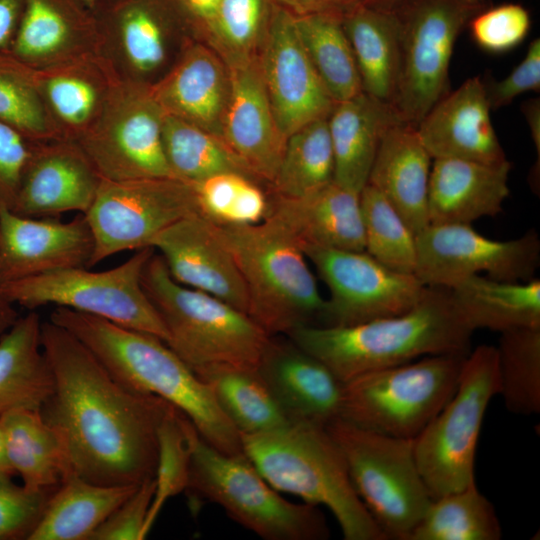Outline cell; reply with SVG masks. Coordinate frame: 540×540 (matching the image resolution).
<instances>
[{"instance_id":"cell-1","label":"cell","mask_w":540,"mask_h":540,"mask_svg":"<svg viewBox=\"0 0 540 540\" xmlns=\"http://www.w3.org/2000/svg\"><path fill=\"white\" fill-rule=\"evenodd\" d=\"M41 342L53 390L40 412L62 437L73 473L105 486L154 478L157 429L169 403L124 386L50 320L42 321Z\"/></svg>"},{"instance_id":"cell-2","label":"cell","mask_w":540,"mask_h":540,"mask_svg":"<svg viewBox=\"0 0 540 540\" xmlns=\"http://www.w3.org/2000/svg\"><path fill=\"white\" fill-rule=\"evenodd\" d=\"M49 320L77 337L124 386L181 411L209 445L226 454L244 453L240 432L211 389L163 340L63 307H55Z\"/></svg>"},{"instance_id":"cell-3","label":"cell","mask_w":540,"mask_h":540,"mask_svg":"<svg viewBox=\"0 0 540 540\" xmlns=\"http://www.w3.org/2000/svg\"><path fill=\"white\" fill-rule=\"evenodd\" d=\"M473 333L450 289L426 286L419 301L402 314L351 326L301 325L285 336L344 383L425 356L468 355Z\"/></svg>"},{"instance_id":"cell-4","label":"cell","mask_w":540,"mask_h":540,"mask_svg":"<svg viewBox=\"0 0 540 540\" xmlns=\"http://www.w3.org/2000/svg\"><path fill=\"white\" fill-rule=\"evenodd\" d=\"M240 435L244 454L264 479L277 491L327 507L345 540H387L356 494L324 425L295 421Z\"/></svg>"},{"instance_id":"cell-5","label":"cell","mask_w":540,"mask_h":540,"mask_svg":"<svg viewBox=\"0 0 540 540\" xmlns=\"http://www.w3.org/2000/svg\"><path fill=\"white\" fill-rule=\"evenodd\" d=\"M218 226V225H217ZM247 295V314L270 336L320 325L326 300L298 240L273 216L247 226H218Z\"/></svg>"},{"instance_id":"cell-6","label":"cell","mask_w":540,"mask_h":540,"mask_svg":"<svg viewBox=\"0 0 540 540\" xmlns=\"http://www.w3.org/2000/svg\"><path fill=\"white\" fill-rule=\"evenodd\" d=\"M142 284L166 327L165 343L192 371L220 363L257 367L271 336L247 313L175 281L156 251Z\"/></svg>"},{"instance_id":"cell-7","label":"cell","mask_w":540,"mask_h":540,"mask_svg":"<svg viewBox=\"0 0 540 540\" xmlns=\"http://www.w3.org/2000/svg\"><path fill=\"white\" fill-rule=\"evenodd\" d=\"M187 490L217 504L236 523L266 540H326L330 530L318 506L280 496L248 457L223 453L196 431Z\"/></svg>"},{"instance_id":"cell-8","label":"cell","mask_w":540,"mask_h":540,"mask_svg":"<svg viewBox=\"0 0 540 540\" xmlns=\"http://www.w3.org/2000/svg\"><path fill=\"white\" fill-rule=\"evenodd\" d=\"M466 356L430 355L354 377L343 383L339 418L415 439L455 393Z\"/></svg>"},{"instance_id":"cell-9","label":"cell","mask_w":540,"mask_h":540,"mask_svg":"<svg viewBox=\"0 0 540 540\" xmlns=\"http://www.w3.org/2000/svg\"><path fill=\"white\" fill-rule=\"evenodd\" d=\"M326 429L353 488L386 539L408 540L432 498L418 469L414 439L381 434L339 417Z\"/></svg>"},{"instance_id":"cell-10","label":"cell","mask_w":540,"mask_h":540,"mask_svg":"<svg viewBox=\"0 0 540 540\" xmlns=\"http://www.w3.org/2000/svg\"><path fill=\"white\" fill-rule=\"evenodd\" d=\"M154 252L145 247L111 269L65 268L2 284L0 290L14 305L29 311L47 305L63 307L166 342V327L142 284L145 265Z\"/></svg>"},{"instance_id":"cell-11","label":"cell","mask_w":540,"mask_h":540,"mask_svg":"<svg viewBox=\"0 0 540 540\" xmlns=\"http://www.w3.org/2000/svg\"><path fill=\"white\" fill-rule=\"evenodd\" d=\"M499 394L496 347L479 345L466 356L455 393L414 439L418 469L432 500L467 487L483 418Z\"/></svg>"},{"instance_id":"cell-12","label":"cell","mask_w":540,"mask_h":540,"mask_svg":"<svg viewBox=\"0 0 540 540\" xmlns=\"http://www.w3.org/2000/svg\"><path fill=\"white\" fill-rule=\"evenodd\" d=\"M484 5L469 0H401L399 76L392 108L416 126L449 92V67L456 41Z\"/></svg>"},{"instance_id":"cell-13","label":"cell","mask_w":540,"mask_h":540,"mask_svg":"<svg viewBox=\"0 0 540 540\" xmlns=\"http://www.w3.org/2000/svg\"><path fill=\"white\" fill-rule=\"evenodd\" d=\"M164 116L150 85L116 80L74 142L104 180L175 178L163 147Z\"/></svg>"},{"instance_id":"cell-14","label":"cell","mask_w":540,"mask_h":540,"mask_svg":"<svg viewBox=\"0 0 540 540\" xmlns=\"http://www.w3.org/2000/svg\"><path fill=\"white\" fill-rule=\"evenodd\" d=\"M199 212L193 186L176 178L101 180L84 214L93 250L87 268L123 251L151 247L177 220Z\"/></svg>"},{"instance_id":"cell-15","label":"cell","mask_w":540,"mask_h":540,"mask_svg":"<svg viewBox=\"0 0 540 540\" xmlns=\"http://www.w3.org/2000/svg\"><path fill=\"white\" fill-rule=\"evenodd\" d=\"M414 275L426 286L451 288L471 275L505 282H526L540 263L535 230L498 241L478 233L471 224H429L415 235Z\"/></svg>"},{"instance_id":"cell-16","label":"cell","mask_w":540,"mask_h":540,"mask_svg":"<svg viewBox=\"0 0 540 540\" xmlns=\"http://www.w3.org/2000/svg\"><path fill=\"white\" fill-rule=\"evenodd\" d=\"M301 247L330 293L321 326H351L402 314L426 288L414 274L394 271L366 251Z\"/></svg>"},{"instance_id":"cell-17","label":"cell","mask_w":540,"mask_h":540,"mask_svg":"<svg viewBox=\"0 0 540 540\" xmlns=\"http://www.w3.org/2000/svg\"><path fill=\"white\" fill-rule=\"evenodd\" d=\"M258 61L273 113L286 138L312 121L328 118L335 101L304 49L294 16L274 2Z\"/></svg>"},{"instance_id":"cell-18","label":"cell","mask_w":540,"mask_h":540,"mask_svg":"<svg viewBox=\"0 0 540 540\" xmlns=\"http://www.w3.org/2000/svg\"><path fill=\"white\" fill-rule=\"evenodd\" d=\"M151 247L175 281L247 313L248 295L237 262L218 226L199 212L161 231Z\"/></svg>"},{"instance_id":"cell-19","label":"cell","mask_w":540,"mask_h":540,"mask_svg":"<svg viewBox=\"0 0 540 540\" xmlns=\"http://www.w3.org/2000/svg\"><path fill=\"white\" fill-rule=\"evenodd\" d=\"M92 250L84 214L62 222L22 216L0 205V285L65 268H87Z\"/></svg>"},{"instance_id":"cell-20","label":"cell","mask_w":540,"mask_h":540,"mask_svg":"<svg viewBox=\"0 0 540 540\" xmlns=\"http://www.w3.org/2000/svg\"><path fill=\"white\" fill-rule=\"evenodd\" d=\"M101 180L74 141L34 142L11 210L33 218H55L66 212L85 214Z\"/></svg>"},{"instance_id":"cell-21","label":"cell","mask_w":540,"mask_h":540,"mask_svg":"<svg viewBox=\"0 0 540 540\" xmlns=\"http://www.w3.org/2000/svg\"><path fill=\"white\" fill-rule=\"evenodd\" d=\"M228 69L231 90L222 140L256 180L271 186L287 138L273 113L258 57Z\"/></svg>"},{"instance_id":"cell-22","label":"cell","mask_w":540,"mask_h":540,"mask_svg":"<svg viewBox=\"0 0 540 540\" xmlns=\"http://www.w3.org/2000/svg\"><path fill=\"white\" fill-rule=\"evenodd\" d=\"M257 369L290 422L326 426L339 417L343 383L321 360L288 337H270Z\"/></svg>"},{"instance_id":"cell-23","label":"cell","mask_w":540,"mask_h":540,"mask_svg":"<svg viewBox=\"0 0 540 540\" xmlns=\"http://www.w3.org/2000/svg\"><path fill=\"white\" fill-rule=\"evenodd\" d=\"M490 111L483 80L471 77L433 105L416 125L417 134L432 159L502 163L507 159Z\"/></svg>"},{"instance_id":"cell-24","label":"cell","mask_w":540,"mask_h":540,"mask_svg":"<svg viewBox=\"0 0 540 540\" xmlns=\"http://www.w3.org/2000/svg\"><path fill=\"white\" fill-rule=\"evenodd\" d=\"M151 92L165 114L221 137L231 79L227 65L206 43L188 42Z\"/></svg>"},{"instance_id":"cell-25","label":"cell","mask_w":540,"mask_h":540,"mask_svg":"<svg viewBox=\"0 0 540 540\" xmlns=\"http://www.w3.org/2000/svg\"><path fill=\"white\" fill-rule=\"evenodd\" d=\"M508 160L489 164L477 161L433 159L428 187L430 224H471L502 212L509 196Z\"/></svg>"},{"instance_id":"cell-26","label":"cell","mask_w":540,"mask_h":540,"mask_svg":"<svg viewBox=\"0 0 540 540\" xmlns=\"http://www.w3.org/2000/svg\"><path fill=\"white\" fill-rule=\"evenodd\" d=\"M360 193L336 182L298 198L271 196L270 214L300 243L365 251Z\"/></svg>"},{"instance_id":"cell-27","label":"cell","mask_w":540,"mask_h":540,"mask_svg":"<svg viewBox=\"0 0 540 540\" xmlns=\"http://www.w3.org/2000/svg\"><path fill=\"white\" fill-rule=\"evenodd\" d=\"M432 161L416 126L397 122L384 134L367 182L390 202L415 235L430 224L428 187Z\"/></svg>"},{"instance_id":"cell-28","label":"cell","mask_w":540,"mask_h":540,"mask_svg":"<svg viewBox=\"0 0 540 540\" xmlns=\"http://www.w3.org/2000/svg\"><path fill=\"white\" fill-rule=\"evenodd\" d=\"M397 122L401 120L392 106L364 92L336 102L328 116L334 182L360 193L384 134Z\"/></svg>"},{"instance_id":"cell-29","label":"cell","mask_w":540,"mask_h":540,"mask_svg":"<svg viewBox=\"0 0 540 540\" xmlns=\"http://www.w3.org/2000/svg\"><path fill=\"white\" fill-rule=\"evenodd\" d=\"M160 2L141 0L121 13L110 49L123 81L152 85L167 72L178 43L176 23ZM161 76V77H162Z\"/></svg>"},{"instance_id":"cell-30","label":"cell","mask_w":540,"mask_h":540,"mask_svg":"<svg viewBox=\"0 0 540 540\" xmlns=\"http://www.w3.org/2000/svg\"><path fill=\"white\" fill-rule=\"evenodd\" d=\"M7 459L31 490L57 488L73 473L58 431L36 409H14L0 417Z\"/></svg>"},{"instance_id":"cell-31","label":"cell","mask_w":540,"mask_h":540,"mask_svg":"<svg viewBox=\"0 0 540 540\" xmlns=\"http://www.w3.org/2000/svg\"><path fill=\"white\" fill-rule=\"evenodd\" d=\"M36 311L19 317L0 339V417L14 409L40 410L53 390Z\"/></svg>"},{"instance_id":"cell-32","label":"cell","mask_w":540,"mask_h":540,"mask_svg":"<svg viewBox=\"0 0 540 540\" xmlns=\"http://www.w3.org/2000/svg\"><path fill=\"white\" fill-rule=\"evenodd\" d=\"M362 91L392 106L399 76V24L394 10L362 4L342 17Z\"/></svg>"},{"instance_id":"cell-33","label":"cell","mask_w":540,"mask_h":540,"mask_svg":"<svg viewBox=\"0 0 540 540\" xmlns=\"http://www.w3.org/2000/svg\"><path fill=\"white\" fill-rule=\"evenodd\" d=\"M452 299L475 331L540 327V280L498 281L471 275L453 285Z\"/></svg>"},{"instance_id":"cell-34","label":"cell","mask_w":540,"mask_h":540,"mask_svg":"<svg viewBox=\"0 0 540 540\" xmlns=\"http://www.w3.org/2000/svg\"><path fill=\"white\" fill-rule=\"evenodd\" d=\"M137 486L99 485L72 473L54 490L27 540H89Z\"/></svg>"},{"instance_id":"cell-35","label":"cell","mask_w":540,"mask_h":540,"mask_svg":"<svg viewBox=\"0 0 540 540\" xmlns=\"http://www.w3.org/2000/svg\"><path fill=\"white\" fill-rule=\"evenodd\" d=\"M193 372L211 389L220 408L240 434L267 431L290 422L257 367L220 363Z\"/></svg>"},{"instance_id":"cell-36","label":"cell","mask_w":540,"mask_h":540,"mask_svg":"<svg viewBox=\"0 0 540 540\" xmlns=\"http://www.w3.org/2000/svg\"><path fill=\"white\" fill-rule=\"evenodd\" d=\"M294 19L304 49L335 103L363 92L342 17L317 14Z\"/></svg>"},{"instance_id":"cell-37","label":"cell","mask_w":540,"mask_h":540,"mask_svg":"<svg viewBox=\"0 0 540 540\" xmlns=\"http://www.w3.org/2000/svg\"><path fill=\"white\" fill-rule=\"evenodd\" d=\"M502 529L493 504L475 481L431 501L408 540H499Z\"/></svg>"},{"instance_id":"cell-38","label":"cell","mask_w":540,"mask_h":540,"mask_svg":"<svg viewBox=\"0 0 540 540\" xmlns=\"http://www.w3.org/2000/svg\"><path fill=\"white\" fill-rule=\"evenodd\" d=\"M334 181V155L328 118L312 121L286 139L271 185L273 195L298 198Z\"/></svg>"},{"instance_id":"cell-39","label":"cell","mask_w":540,"mask_h":540,"mask_svg":"<svg viewBox=\"0 0 540 540\" xmlns=\"http://www.w3.org/2000/svg\"><path fill=\"white\" fill-rule=\"evenodd\" d=\"M162 139L176 179L195 184L223 172H239L255 179L220 137L203 128L165 114Z\"/></svg>"},{"instance_id":"cell-40","label":"cell","mask_w":540,"mask_h":540,"mask_svg":"<svg viewBox=\"0 0 540 540\" xmlns=\"http://www.w3.org/2000/svg\"><path fill=\"white\" fill-rule=\"evenodd\" d=\"M68 18L50 0H26L9 53L37 69L82 57Z\"/></svg>"},{"instance_id":"cell-41","label":"cell","mask_w":540,"mask_h":540,"mask_svg":"<svg viewBox=\"0 0 540 540\" xmlns=\"http://www.w3.org/2000/svg\"><path fill=\"white\" fill-rule=\"evenodd\" d=\"M497 351L499 394L515 414L540 412V327L500 332Z\"/></svg>"},{"instance_id":"cell-42","label":"cell","mask_w":540,"mask_h":540,"mask_svg":"<svg viewBox=\"0 0 540 540\" xmlns=\"http://www.w3.org/2000/svg\"><path fill=\"white\" fill-rule=\"evenodd\" d=\"M272 0H222L199 31L227 67L258 57L271 18Z\"/></svg>"},{"instance_id":"cell-43","label":"cell","mask_w":540,"mask_h":540,"mask_svg":"<svg viewBox=\"0 0 540 540\" xmlns=\"http://www.w3.org/2000/svg\"><path fill=\"white\" fill-rule=\"evenodd\" d=\"M46 74L35 69L42 98L65 126L64 137L74 141L94 120L113 82L104 85L88 68L67 63Z\"/></svg>"},{"instance_id":"cell-44","label":"cell","mask_w":540,"mask_h":540,"mask_svg":"<svg viewBox=\"0 0 540 540\" xmlns=\"http://www.w3.org/2000/svg\"><path fill=\"white\" fill-rule=\"evenodd\" d=\"M191 185L199 213L218 226L254 225L270 214L271 196L245 174L223 172Z\"/></svg>"},{"instance_id":"cell-45","label":"cell","mask_w":540,"mask_h":540,"mask_svg":"<svg viewBox=\"0 0 540 540\" xmlns=\"http://www.w3.org/2000/svg\"><path fill=\"white\" fill-rule=\"evenodd\" d=\"M0 121L31 142L62 139L50 125L35 69L9 52L0 53Z\"/></svg>"},{"instance_id":"cell-46","label":"cell","mask_w":540,"mask_h":540,"mask_svg":"<svg viewBox=\"0 0 540 540\" xmlns=\"http://www.w3.org/2000/svg\"><path fill=\"white\" fill-rule=\"evenodd\" d=\"M365 251L386 267L414 274L416 238L401 215L373 186L360 191Z\"/></svg>"},{"instance_id":"cell-47","label":"cell","mask_w":540,"mask_h":540,"mask_svg":"<svg viewBox=\"0 0 540 540\" xmlns=\"http://www.w3.org/2000/svg\"><path fill=\"white\" fill-rule=\"evenodd\" d=\"M195 426L177 408L168 405L157 429L155 490L147 514L144 536L168 499L187 490Z\"/></svg>"},{"instance_id":"cell-48","label":"cell","mask_w":540,"mask_h":540,"mask_svg":"<svg viewBox=\"0 0 540 540\" xmlns=\"http://www.w3.org/2000/svg\"><path fill=\"white\" fill-rule=\"evenodd\" d=\"M473 41L489 53H505L521 44L531 20L520 4L507 3L481 10L468 23Z\"/></svg>"},{"instance_id":"cell-49","label":"cell","mask_w":540,"mask_h":540,"mask_svg":"<svg viewBox=\"0 0 540 540\" xmlns=\"http://www.w3.org/2000/svg\"><path fill=\"white\" fill-rule=\"evenodd\" d=\"M55 489L31 490L0 476V540H27Z\"/></svg>"},{"instance_id":"cell-50","label":"cell","mask_w":540,"mask_h":540,"mask_svg":"<svg viewBox=\"0 0 540 540\" xmlns=\"http://www.w3.org/2000/svg\"><path fill=\"white\" fill-rule=\"evenodd\" d=\"M155 490L154 478L142 482L95 529L89 540H142Z\"/></svg>"},{"instance_id":"cell-51","label":"cell","mask_w":540,"mask_h":540,"mask_svg":"<svg viewBox=\"0 0 540 540\" xmlns=\"http://www.w3.org/2000/svg\"><path fill=\"white\" fill-rule=\"evenodd\" d=\"M490 108L499 109L529 91H540V39L530 42L522 61L502 80H483Z\"/></svg>"},{"instance_id":"cell-52","label":"cell","mask_w":540,"mask_h":540,"mask_svg":"<svg viewBox=\"0 0 540 540\" xmlns=\"http://www.w3.org/2000/svg\"><path fill=\"white\" fill-rule=\"evenodd\" d=\"M34 142L0 121V205L12 208Z\"/></svg>"},{"instance_id":"cell-53","label":"cell","mask_w":540,"mask_h":540,"mask_svg":"<svg viewBox=\"0 0 540 540\" xmlns=\"http://www.w3.org/2000/svg\"><path fill=\"white\" fill-rule=\"evenodd\" d=\"M294 17L328 14L343 17L360 4L359 0H272Z\"/></svg>"},{"instance_id":"cell-54","label":"cell","mask_w":540,"mask_h":540,"mask_svg":"<svg viewBox=\"0 0 540 540\" xmlns=\"http://www.w3.org/2000/svg\"><path fill=\"white\" fill-rule=\"evenodd\" d=\"M22 3V0H0V53L9 52L19 25Z\"/></svg>"},{"instance_id":"cell-55","label":"cell","mask_w":540,"mask_h":540,"mask_svg":"<svg viewBox=\"0 0 540 540\" xmlns=\"http://www.w3.org/2000/svg\"><path fill=\"white\" fill-rule=\"evenodd\" d=\"M522 112L527 121L531 138L537 150V165L530 175L532 187H536V181L539 182L540 166V101L539 98H533L522 105Z\"/></svg>"},{"instance_id":"cell-56","label":"cell","mask_w":540,"mask_h":540,"mask_svg":"<svg viewBox=\"0 0 540 540\" xmlns=\"http://www.w3.org/2000/svg\"><path fill=\"white\" fill-rule=\"evenodd\" d=\"M221 1L222 0H180L198 31L213 18Z\"/></svg>"},{"instance_id":"cell-57","label":"cell","mask_w":540,"mask_h":540,"mask_svg":"<svg viewBox=\"0 0 540 540\" xmlns=\"http://www.w3.org/2000/svg\"><path fill=\"white\" fill-rule=\"evenodd\" d=\"M18 318L14 304L0 290V339Z\"/></svg>"},{"instance_id":"cell-58","label":"cell","mask_w":540,"mask_h":540,"mask_svg":"<svg viewBox=\"0 0 540 540\" xmlns=\"http://www.w3.org/2000/svg\"><path fill=\"white\" fill-rule=\"evenodd\" d=\"M15 475L5 452L3 432L0 424V476L12 477Z\"/></svg>"},{"instance_id":"cell-59","label":"cell","mask_w":540,"mask_h":540,"mask_svg":"<svg viewBox=\"0 0 540 540\" xmlns=\"http://www.w3.org/2000/svg\"><path fill=\"white\" fill-rule=\"evenodd\" d=\"M401 0H359L360 4L380 9V10H394Z\"/></svg>"},{"instance_id":"cell-60","label":"cell","mask_w":540,"mask_h":540,"mask_svg":"<svg viewBox=\"0 0 540 540\" xmlns=\"http://www.w3.org/2000/svg\"><path fill=\"white\" fill-rule=\"evenodd\" d=\"M471 2H474V3H481L483 0H469Z\"/></svg>"},{"instance_id":"cell-61","label":"cell","mask_w":540,"mask_h":540,"mask_svg":"<svg viewBox=\"0 0 540 540\" xmlns=\"http://www.w3.org/2000/svg\"><path fill=\"white\" fill-rule=\"evenodd\" d=\"M84 1H86V2L89 3V4H91V3H93L95 0H84Z\"/></svg>"}]
</instances>
